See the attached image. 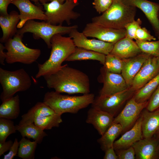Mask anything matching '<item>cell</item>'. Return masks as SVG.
Masks as SVG:
<instances>
[{
  "label": "cell",
  "instance_id": "obj_44",
  "mask_svg": "<svg viewBox=\"0 0 159 159\" xmlns=\"http://www.w3.org/2000/svg\"><path fill=\"white\" fill-rule=\"evenodd\" d=\"M5 49V46L1 43H0V63L3 65H4V61L5 60L6 54L4 51Z\"/></svg>",
  "mask_w": 159,
  "mask_h": 159
},
{
  "label": "cell",
  "instance_id": "obj_13",
  "mask_svg": "<svg viewBox=\"0 0 159 159\" xmlns=\"http://www.w3.org/2000/svg\"><path fill=\"white\" fill-rule=\"evenodd\" d=\"M77 28L73 29L69 34L76 47L91 50L105 55L109 54L114 44L95 39H90L82 32H79Z\"/></svg>",
  "mask_w": 159,
  "mask_h": 159
},
{
  "label": "cell",
  "instance_id": "obj_4",
  "mask_svg": "<svg viewBox=\"0 0 159 159\" xmlns=\"http://www.w3.org/2000/svg\"><path fill=\"white\" fill-rule=\"evenodd\" d=\"M136 12V7L125 4L122 0H114L102 15L92 18V22L105 27L125 29L135 20Z\"/></svg>",
  "mask_w": 159,
  "mask_h": 159
},
{
  "label": "cell",
  "instance_id": "obj_28",
  "mask_svg": "<svg viewBox=\"0 0 159 159\" xmlns=\"http://www.w3.org/2000/svg\"><path fill=\"white\" fill-rule=\"evenodd\" d=\"M17 130L20 133L22 137L32 138L38 144H40L44 138L47 135L44 130L35 125L34 123L16 125Z\"/></svg>",
  "mask_w": 159,
  "mask_h": 159
},
{
  "label": "cell",
  "instance_id": "obj_23",
  "mask_svg": "<svg viewBox=\"0 0 159 159\" xmlns=\"http://www.w3.org/2000/svg\"><path fill=\"white\" fill-rule=\"evenodd\" d=\"M20 20L19 14L15 11L7 15H0V26L3 32L0 39L1 43H5L16 34L17 25Z\"/></svg>",
  "mask_w": 159,
  "mask_h": 159
},
{
  "label": "cell",
  "instance_id": "obj_45",
  "mask_svg": "<svg viewBox=\"0 0 159 159\" xmlns=\"http://www.w3.org/2000/svg\"><path fill=\"white\" fill-rule=\"evenodd\" d=\"M33 2H34L36 4H37L39 2L40 3L42 4L47 3L48 0H30Z\"/></svg>",
  "mask_w": 159,
  "mask_h": 159
},
{
  "label": "cell",
  "instance_id": "obj_51",
  "mask_svg": "<svg viewBox=\"0 0 159 159\" xmlns=\"http://www.w3.org/2000/svg\"><path fill=\"white\" fill-rule=\"evenodd\" d=\"M112 0L113 1V0Z\"/></svg>",
  "mask_w": 159,
  "mask_h": 159
},
{
  "label": "cell",
  "instance_id": "obj_2",
  "mask_svg": "<svg viewBox=\"0 0 159 159\" xmlns=\"http://www.w3.org/2000/svg\"><path fill=\"white\" fill-rule=\"evenodd\" d=\"M51 50L48 59L43 64H38L36 78L50 74L59 69L63 62L74 51L76 46L70 37L61 34L54 35L51 39Z\"/></svg>",
  "mask_w": 159,
  "mask_h": 159
},
{
  "label": "cell",
  "instance_id": "obj_25",
  "mask_svg": "<svg viewBox=\"0 0 159 159\" xmlns=\"http://www.w3.org/2000/svg\"><path fill=\"white\" fill-rule=\"evenodd\" d=\"M18 95L2 102L0 106V118L10 120L16 118L20 113Z\"/></svg>",
  "mask_w": 159,
  "mask_h": 159
},
{
  "label": "cell",
  "instance_id": "obj_3",
  "mask_svg": "<svg viewBox=\"0 0 159 159\" xmlns=\"http://www.w3.org/2000/svg\"><path fill=\"white\" fill-rule=\"evenodd\" d=\"M56 91L48 92L44 95L43 102L56 113H77L93 103L95 95L93 93L81 96L63 95Z\"/></svg>",
  "mask_w": 159,
  "mask_h": 159
},
{
  "label": "cell",
  "instance_id": "obj_14",
  "mask_svg": "<svg viewBox=\"0 0 159 159\" xmlns=\"http://www.w3.org/2000/svg\"><path fill=\"white\" fill-rule=\"evenodd\" d=\"M159 73V57L150 55L132 82L131 87L138 90Z\"/></svg>",
  "mask_w": 159,
  "mask_h": 159
},
{
  "label": "cell",
  "instance_id": "obj_10",
  "mask_svg": "<svg viewBox=\"0 0 159 159\" xmlns=\"http://www.w3.org/2000/svg\"><path fill=\"white\" fill-rule=\"evenodd\" d=\"M148 101L143 103L136 102L132 96L120 113L114 118L113 122L120 124L124 132L133 126L146 108Z\"/></svg>",
  "mask_w": 159,
  "mask_h": 159
},
{
  "label": "cell",
  "instance_id": "obj_29",
  "mask_svg": "<svg viewBox=\"0 0 159 159\" xmlns=\"http://www.w3.org/2000/svg\"><path fill=\"white\" fill-rule=\"evenodd\" d=\"M159 85V73L136 91L133 96L137 102L143 103L147 101Z\"/></svg>",
  "mask_w": 159,
  "mask_h": 159
},
{
  "label": "cell",
  "instance_id": "obj_11",
  "mask_svg": "<svg viewBox=\"0 0 159 159\" xmlns=\"http://www.w3.org/2000/svg\"><path fill=\"white\" fill-rule=\"evenodd\" d=\"M97 80L103 84L99 93L100 96L112 95L130 87L121 74L109 72L103 66L100 68Z\"/></svg>",
  "mask_w": 159,
  "mask_h": 159
},
{
  "label": "cell",
  "instance_id": "obj_19",
  "mask_svg": "<svg viewBox=\"0 0 159 159\" xmlns=\"http://www.w3.org/2000/svg\"><path fill=\"white\" fill-rule=\"evenodd\" d=\"M114 118L105 112L91 107L88 111L86 122L92 125L102 135L113 123Z\"/></svg>",
  "mask_w": 159,
  "mask_h": 159
},
{
  "label": "cell",
  "instance_id": "obj_39",
  "mask_svg": "<svg viewBox=\"0 0 159 159\" xmlns=\"http://www.w3.org/2000/svg\"><path fill=\"white\" fill-rule=\"evenodd\" d=\"M115 151L118 159H134L135 158V150L132 146L127 149Z\"/></svg>",
  "mask_w": 159,
  "mask_h": 159
},
{
  "label": "cell",
  "instance_id": "obj_24",
  "mask_svg": "<svg viewBox=\"0 0 159 159\" xmlns=\"http://www.w3.org/2000/svg\"><path fill=\"white\" fill-rule=\"evenodd\" d=\"M55 113L52 109L43 102H39L21 116V119L18 125L33 123L34 119L37 116L49 115Z\"/></svg>",
  "mask_w": 159,
  "mask_h": 159
},
{
  "label": "cell",
  "instance_id": "obj_30",
  "mask_svg": "<svg viewBox=\"0 0 159 159\" xmlns=\"http://www.w3.org/2000/svg\"><path fill=\"white\" fill-rule=\"evenodd\" d=\"M61 115L56 113L51 115L37 116L34 119L33 123L44 130H50L59 126L62 122Z\"/></svg>",
  "mask_w": 159,
  "mask_h": 159
},
{
  "label": "cell",
  "instance_id": "obj_48",
  "mask_svg": "<svg viewBox=\"0 0 159 159\" xmlns=\"http://www.w3.org/2000/svg\"><path fill=\"white\" fill-rule=\"evenodd\" d=\"M156 135H158V137L159 138V132ZM158 147L159 148V143H158Z\"/></svg>",
  "mask_w": 159,
  "mask_h": 159
},
{
  "label": "cell",
  "instance_id": "obj_43",
  "mask_svg": "<svg viewBox=\"0 0 159 159\" xmlns=\"http://www.w3.org/2000/svg\"><path fill=\"white\" fill-rule=\"evenodd\" d=\"M104 159H118L113 146L107 149L105 151Z\"/></svg>",
  "mask_w": 159,
  "mask_h": 159
},
{
  "label": "cell",
  "instance_id": "obj_36",
  "mask_svg": "<svg viewBox=\"0 0 159 159\" xmlns=\"http://www.w3.org/2000/svg\"><path fill=\"white\" fill-rule=\"evenodd\" d=\"M159 109V85L153 93L148 100L146 109L152 112Z\"/></svg>",
  "mask_w": 159,
  "mask_h": 159
},
{
  "label": "cell",
  "instance_id": "obj_27",
  "mask_svg": "<svg viewBox=\"0 0 159 159\" xmlns=\"http://www.w3.org/2000/svg\"><path fill=\"white\" fill-rule=\"evenodd\" d=\"M122 128L118 123L113 122L104 134L97 140L101 149L104 152L113 146L115 139L122 132Z\"/></svg>",
  "mask_w": 159,
  "mask_h": 159
},
{
  "label": "cell",
  "instance_id": "obj_37",
  "mask_svg": "<svg viewBox=\"0 0 159 159\" xmlns=\"http://www.w3.org/2000/svg\"><path fill=\"white\" fill-rule=\"evenodd\" d=\"M156 38L151 35L145 27L140 26L137 29L135 34V40L142 41H155Z\"/></svg>",
  "mask_w": 159,
  "mask_h": 159
},
{
  "label": "cell",
  "instance_id": "obj_21",
  "mask_svg": "<svg viewBox=\"0 0 159 159\" xmlns=\"http://www.w3.org/2000/svg\"><path fill=\"white\" fill-rule=\"evenodd\" d=\"M142 52L135 42L127 37L114 44L110 54L122 59L135 57Z\"/></svg>",
  "mask_w": 159,
  "mask_h": 159
},
{
  "label": "cell",
  "instance_id": "obj_50",
  "mask_svg": "<svg viewBox=\"0 0 159 159\" xmlns=\"http://www.w3.org/2000/svg\"><path fill=\"white\" fill-rule=\"evenodd\" d=\"M158 18H159V12L158 13Z\"/></svg>",
  "mask_w": 159,
  "mask_h": 159
},
{
  "label": "cell",
  "instance_id": "obj_6",
  "mask_svg": "<svg viewBox=\"0 0 159 159\" xmlns=\"http://www.w3.org/2000/svg\"><path fill=\"white\" fill-rule=\"evenodd\" d=\"M77 25L64 26L54 25L46 21L38 22L33 20L27 21L22 28L18 30L16 33L21 35L26 32L32 33L34 39H42L46 44L48 48L51 47V39L57 34L62 35L69 34L74 29L77 28Z\"/></svg>",
  "mask_w": 159,
  "mask_h": 159
},
{
  "label": "cell",
  "instance_id": "obj_12",
  "mask_svg": "<svg viewBox=\"0 0 159 159\" xmlns=\"http://www.w3.org/2000/svg\"><path fill=\"white\" fill-rule=\"evenodd\" d=\"M82 32L87 37L95 38L114 44L126 36L125 29H117L105 27L92 22L86 25Z\"/></svg>",
  "mask_w": 159,
  "mask_h": 159
},
{
  "label": "cell",
  "instance_id": "obj_15",
  "mask_svg": "<svg viewBox=\"0 0 159 159\" xmlns=\"http://www.w3.org/2000/svg\"><path fill=\"white\" fill-rule=\"evenodd\" d=\"M11 4L16 6L19 11L20 20L17 25L18 29L22 28L29 20L47 21V17L42 7L34 5L30 0H13Z\"/></svg>",
  "mask_w": 159,
  "mask_h": 159
},
{
  "label": "cell",
  "instance_id": "obj_47",
  "mask_svg": "<svg viewBox=\"0 0 159 159\" xmlns=\"http://www.w3.org/2000/svg\"><path fill=\"white\" fill-rule=\"evenodd\" d=\"M157 34L158 39L159 40V32L157 33Z\"/></svg>",
  "mask_w": 159,
  "mask_h": 159
},
{
  "label": "cell",
  "instance_id": "obj_31",
  "mask_svg": "<svg viewBox=\"0 0 159 159\" xmlns=\"http://www.w3.org/2000/svg\"><path fill=\"white\" fill-rule=\"evenodd\" d=\"M19 146L18 156L23 159H33L37 144L35 141H31L29 139L22 137L19 142Z\"/></svg>",
  "mask_w": 159,
  "mask_h": 159
},
{
  "label": "cell",
  "instance_id": "obj_18",
  "mask_svg": "<svg viewBox=\"0 0 159 159\" xmlns=\"http://www.w3.org/2000/svg\"><path fill=\"white\" fill-rule=\"evenodd\" d=\"M150 55L142 52L133 57L123 59L121 74L129 87H131L135 77Z\"/></svg>",
  "mask_w": 159,
  "mask_h": 159
},
{
  "label": "cell",
  "instance_id": "obj_8",
  "mask_svg": "<svg viewBox=\"0 0 159 159\" xmlns=\"http://www.w3.org/2000/svg\"><path fill=\"white\" fill-rule=\"evenodd\" d=\"M78 4V1L69 0L62 4L54 0L42 4L47 18L46 21L52 25H61L65 21L70 25L71 20H76L80 16L79 13L73 10Z\"/></svg>",
  "mask_w": 159,
  "mask_h": 159
},
{
  "label": "cell",
  "instance_id": "obj_22",
  "mask_svg": "<svg viewBox=\"0 0 159 159\" xmlns=\"http://www.w3.org/2000/svg\"><path fill=\"white\" fill-rule=\"evenodd\" d=\"M140 116L143 138H151L159 132V109L152 112L143 110Z\"/></svg>",
  "mask_w": 159,
  "mask_h": 159
},
{
  "label": "cell",
  "instance_id": "obj_5",
  "mask_svg": "<svg viewBox=\"0 0 159 159\" xmlns=\"http://www.w3.org/2000/svg\"><path fill=\"white\" fill-rule=\"evenodd\" d=\"M0 83L3 89L0 95L2 102L13 97L17 92L28 90L32 84L30 76L23 68L10 71L0 67Z\"/></svg>",
  "mask_w": 159,
  "mask_h": 159
},
{
  "label": "cell",
  "instance_id": "obj_33",
  "mask_svg": "<svg viewBox=\"0 0 159 159\" xmlns=\"http://www.w3.org/2000/svg\"><path fill=\"white\" fill-rule=\"evenodd\" d=\"M135 42L142 52L159 57V40L148 41L136 40Z\"/></svg>",
  "mask_w": 159,
  "mask_h": 159
},
{
  "label": "cell",
  "instance_id": "obj_34",
  "mask_svg": "<svg viewBox=\"0 0 159 159\" xmlns=\"http://www.w3.org/2000/svg\"><path fill=\"white\" fill-rule=\"evenodd\" d=\"M17 130L16 125L10 119L0 118V142L6 141L10 135L16 132Z\"/></svg>",
  "mask_w": 159,
  "mask_h": 159
},
{
  "label": "cell",
  "instance_id": "obj_17",
  "mask_svg": "<svg viewBox=\"0 0 159 159\" xmlns=\"http://www.w3.org/2000/svg\"><path fill=\"white\" fill-rule=\"evenodd\" d=\"M125 4L140 9L156 33L159 32V4L147 0H122Z\"/></svg>",
  "mask_w": 159,
  "mask_h": 159
},
{
  "label": "cell",
  "instance_id": "obj_26",
  "mask_svg": "<svg viewBox=\"0 0 159 159\" xmlns=\"http://www.w3.org/2000/svg\"><path fill=\"white\" fill-rule=\"evenodd\" d=\"M106 55L98 52L76 47L74 52L66 60V61H73L86 60L99 61L104 64Z\"/></svg>",
  "mask_w": 159,
  "mask_h": 159
},
{
  "label": "cell",
  "instance_id": "obj_46",
  "mask_svg": "<svg viewBox=\"0 0 159 159\" xmlns=\"http://www.w3.org/2000/svg\"><path fill=\"white\" fill-rule=\"evenodd\" d=\"M54 0H48V1H52ZM59 2L61 3H63L66 0H57Z\"/></svg>",
  "mask_w": 159,
  "mask_h": 159
},
{
  "label": "cell",
  "instance_id": "obj_9",
  "mask_svg": "<svg viewBox=\"0 0 159 159\" xmlns=\"http://www.w3.org/2000/svg\"><path fill=\"white\" fill-rule=\"evenodd\" d=\"M135 91L131 87L121 92L109 95L95 98L92 107L105 112L114 117L122 106L134 95Z\"/></svg>",
  "mask_w": 159,
  "mask_h": 159
},
{
  "label": "cell",
  "instance_id": "obj_35",
  "mask_svg": "<svg viewBox=\"0 0 159 159\" xmlns=\"http://www.w3.org/2000/svg\"><path fill=\"white\" fill-rule=\"evenodd\" d=\"M142 21L140 18L135 19L127 24L125 26L126 36L132 39H135V34L138 28L142 24Z\"/></svg>",
  "mask_w": 159,
  "mask_h": 159
},
{
  "label": "cell",
  "instance_id": "obj_38",
  "mask_svg": "<svg viewBox=\"0 0 159 159\" xmlns=\"http://www.w3.org/2000/svg\"><path fill=\"white\" fill-rule=\"evenodd\" d=\"M112 0H93L94 7L99 14L106 11L112 4Z\"/></svg>",
  "mask_w": 159,
  "mask_h": 159
},
{
  "label": "cell",
  "instance_id": "obj_40",
  "mask_svg": "<svg viewBox=\"0 0 159 159\" xmlns=\"http://www.w3.org/2000/svg\"><path fill=\"white\" fill-rule=\"evenodd\" d=\"M19 142L17 138H15L12 145L9 150L8 154L4 155V159H12L18 153Z\"/></svg>",
  "mask_w": 159,
  "mask_h": 159
},
{
  "label": "cell",
  "instance_id": "obj_20",
  "mask_svg": "<svg viewBox=\"0 0 159 159\" xmlns=\"http://www.w3.org/2000/svg\"><path fill=\"white\" fill-rule=\"evenodd\" d=\"M140 116L131 129L127 131L113 145L115 150L128 148L137 141L143 138Z\"/></svg>",
  "mask_w": 159,
  "mask_h": 159
},
{
  "label": "cell",
  "instance_id": "obj_16",
  "mask_svg": "<svg viewBox=\"0 0 159 159\" xmlns=\"http://www.w3.org/2000/svg\"><path fill=\"white\" fill-rule=\"evenodd\" d=\"M159 138L157 135L148 138H143L132 146L137 159H159Z\"/></svg>",
  "mask_w": 159,
  "mask_h": 159
},
{
  "label": "cell",
  "instance_id": "obj_1",
  "mask_svg": "<svg viewBox=\"0 0 159 159\" xmlns=\"http://www.w3.org/2000/svg\"><path fill=\"white\" fill-rule=\"evenodd\" d=\"M47 87L60 93L69 94L90 93V81L88 76L67 64L53 73L43 77Z\"/></svg>",
  "mask_w": 159,
  "mask_h": 159
},
{
  "label": "cell",
  "instance_id": "obj_49",
  "mask_svg": "<svg viewBox=\"0 0 159 159\" xmlns=\"http://www.w3.org/2000/svg\"><path fill=\"white\" fill-rule=\"evenodd\" d=\"M69 0L70 1H78L79 0Z\"/></svg>",
  "mask_w": 159,
  "mask_h": 159
},
{
  "label": "cell",
  "instance_id": "obj_32",
  "mask_svg": "<svg viewBox=\"0 0 159 159\" xmlns=\"http://www.w3.org/2000/svg\"><path fill=\"white\" fill-rule=\"evenodd\" d=\"M123 59L110 54L106 55L104 67L109 72L121 74Z\"/></svg>",
  "mask_w": 159,
  "mask_h": 159
},
{
  "label": "cell",
  "instance_id": "obj_41",
  "mask_svg": "<svg viewBox=\"0 0 159 159\" xmlns=\"http://www.w3.org/2000/svg\"><path fill=\"white\" fill-rule=\"evenodd\" d=\"M13 0H0V15H7L8 13L7 9L9 4L11 3Z\"/></svg>",
  "mask_w": 159,
  "mask_h": 159
},
{
  "label": "cell",
  "instance_id": "obj_42",
  "mask_svg": "<svg viewBox=\"0 0 159 159\" xmlns=\"http://www.w3.org/2000/svg\"><path fill=\"white\" fill-rule=\"evenodd\" d=\"M13 143V142L11 140L2 143L0 142V156L9 150Z\"/></svg>",
  "mask_w": 159,
  "mask_h": 159
},
{
  "label": "cell",
  "instance_id": "obj_7",
  "mask_svg": "<svg viewBox=\"0 0 159 159\" xmlns=\"http://www.w3.org/2000/svg\"><path fill=\"white\" fill-rule=\"evenodd\" d=\"M23 36L16 33L5 44L6 56L5 61L9 64L19 62L29 64L36 62L41 54L39 49L26 46L22 42Z\"/></svg>",
  "mask_w": 159,
  "mask_h": 159
}]
</instances>
